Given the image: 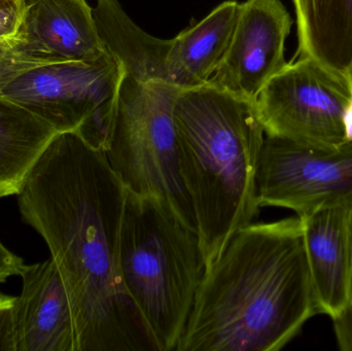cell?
<instances>
[{
	"mask_svg": "<svg viewBox=\"0 0 352 351\" xmlns=\"http://www.w3.org/2000/svg\"><path fill=\"white\" fill-rule=\"evenodd\" d=\"M292 24L280 0L240 3L227 53L209 84L254 103L267 82L287 64L285 45Z\"/></svg>",
	"mask_w": 352,
	"mask_h": 351,
	"instance_id": "10",
	"label": "cell"
},
{
	"mask_svg": "<svg viewBox=\"0 0 352 351\" xmlns=\"http://www.w3.org/2000/svg\"><path fill=\"white\" fill-rule=\"evenodd\" d=\"M256 185L260 207L287 208L298 216L352 205V142L324 150L266 135Z\"/></svg>",
	"mask_w": 352,
	"mask_h": 351,
	"instance_id": "9",
	"label": "cell"
},
{
	"mask_svg": "<svg viewBox=\"0 0 352 351\" xmlns=\"http://www.w3.org/2000/svg\"><path fill=\"white\" fill-rule=\"evenodd\" d=\"M38 64L19 51L14 45H0V91L10 80Z\"/></svg>",
	"mask_w": 352,
	"mask_h": 351,
	"instance_id": "17",
	"label": "cell"
},
{
	"mask_svg": "<svg viewBox=\"0 0 352 351\" xmlns=\"http://www.w3.org/2000/svg\"><path fill=\"white\" fill-rule=\"evenodd\" d=\"M16 297L0 292V351H16L14 306Z\"/></svg>",
	"mask_w": 352,
	"mask_h": 351,
	"instance_id": "18",
	"label": "cell"
},
{
	"mask_svg": "<svg viewBox=\"0 0 352 351\" xmlns=\"http://www.w3.org/2000/svg\"><path fill=\"white\" fill-rule=\"evenodd\" d=\"M23 52L41 65L109 56L87 0H26L18 33Z\"/></svg>",
	"mask_w": 352,
	"mask_h": 351,
	"instance_id": "11",
	"label": "cell"
},
{
	"mask_svg": "<svg viewBox=\"0 0 352 351\" xmlns=\"http://www.w3.org/2000/svg\"><path fill=\"white\" fill-rule=\"evenodd\" d=\"M120 268L158 351L176 350L206 271L198 232L160 198L127 192Z\"/></svg>",
	"mask_w": 352,
	"mask_h": 351,
	"instance_id": "4",
	"label": "cell"
},
{
	"mask_svg": "<svg viewBox=\"0 0 352 351\" xmlns=\"http://www.w3.org/2000/svg\"><path fill=\"white\" fill-rule=\"evenodd\" d=\"M296 58H308L352 86V0H293Z\"/></svg>",
	"mask_w": 352,
	"mask_h": 351,
	"instance_id": "14",
	"label": "cell"
},
{
	"mask_svg": "<svg viewBox=\"0 0 352 351\" xmlns=\"http://www.w3.org/2000/svg\"><path fill=\"white\" fill-rule=\"evenodd\" d=\"M25 266L24 260L10 251L0 240V284L12 276H20Z\"/></svg>",
	"mask_w": 352,
	"mask_h": 351,
	"instance_id": "20",
	"label": "cell"
},
{
	"mask_svg": "<svg viewBox=\"0 0 352 351\" xmlns=\"http://www.w3.org/2000/svg\"><path fill=\"white\" fill-rule=\"evenodd\" d=\"M352 86L308 58L273 76L254 100L267 136L324 150L349 144L344 117Z\"/></svg>",
	"mask_w": 352,
	"mask_h": 351,
	"instance_id": "8",
	"label": "cell"
},
{
	"mask_svg": "<svg viewBox=\"0 0 352 351\" xmlns=\"http://www.w3.org/2000/svg\"><path fill=\"white\" fill-rule=\"evenodd\" d=\"M179 92L173 84L138 82L124 72L104 152L127 192L160 198L198 232L178 161L173 113Z\"/></svg>",
	"mask_w": 352,
	"mask_h": 351,
	"instance_id": "5",
	"label": "cell"
},
{
	"mask_svg": "<svg viewBox=\"0 0 352 351\" xmlns=\"http://www.w3.org/2000/svg\"><path fill=\"white\" fill-rule=\"evenodd\" d=\"M26 0H0V45H12L24 19Z\"/></svg>",
	"mask_w": 352,
	"mask_h": 351,
	"instance_id": "16",
	"label": "cell"
},
{
	"mask_svg": "<svg viewBox=\"0 0 352 351\" xmlns=\"http://www.w3.org/2000/svg\"><path fill=\"white\" fill-rule=\"evenodd\" d=\"M57 131L0 94V198L18 196Z\"/></svg>",
	"mask_w": 352,
	"mask_h": 351,
	"instance_id": "15",
	"label": "cell"
},
{
	"mask_svg": "<svg viewBox=\"0 0 352 351\" xmlns=\"http://www.w3.org/2000/svg\"><path fill=\"white\" fill-rule=\"evenodd\" d=\"M333 323L339 348L342 351H352V284L349 306Z\"/></svg>",
	"mask_w": 352,
	"mask_h": 351,
	"instance_id": "19",
	"label": "cell"
},
{
	"mask_svg": "<svg viewBox=\"0 0 352 351\" xmlns=\"http://www.w3.org/2000/svg\"><path fill=\"white\" fill-rule=\"evenodd\" d=\"M320 315L299 216L233 233L206 268L176 351H277Z\"/></svg>",
	"mask_w": 352,
	"mask_h": 351,
	"instance_id": "2",
	"label": "cell"
},
{
	"mask_svg": "<svg viewBox=\"0 0 352 351\" xmlns=\"http://www.w3.org/2000/svg\"><path fill=\"white\" fill-rule=\"evenodd\" d=\"M178 161L206 268L260 212L256 177L265 131L254 102L214 84L180 90Z\"/></svg>",
	"mask_w": 352,
	"mask_h": 351,
	"instance_id": "3",
	"label": "cell"
},
{
	"mask_svg": "<svg viewBox=\"0 0 352 351\" xmlns=\"http://www.w3.org/2000/svg\"><path fill=\"white\" fill-rule=\"evenodd\" d=\"M239 8L234 0L223 2L169 41L144 32L118 0H96L93 16L103 45L125 74L138 82H163L186 90L208 84L221 65Z\"/></svg>",
	"mask_w": 352,
	"mask_h": 351,
	"instance_id": "6",
	"label": "cell"
},
{
	"mask_svg": "<svg viewBox=\"0 0 352 351\" xmlns=\"http://www.w3.org/2000/svg\"><path fill=\"white\" fill-rule=\"evenodd\" d=\"M123 76L121 64L109 54L98 61L32 68L10 80L0 94L41 117L57 133L76 132L104 150Z\"/></svg>",
	"mask_w": 352,
	"mask_h": 351,
	"instance_id": "7",
	"label": "cell"
},
{
	"mask_svg": "<svg viewBox=\"0 0 352 351\" xmlns=\"http://www.w3.org/2000/svg\"><path fill=\"white\" fill-rule=\"evenodd\" d=\"M344 125L347 142H352V102L345 113Z\"/></svg>",
	"mask_w": 352,
	"mask_h": 351,
	"instance_id": "21",
	"label": "cell"
},
{
	"mask_svg": "<svg viewBox=\"0 0 352 351\" xmlns=\"http://www.w3.org/2000/svg\"><path fill=\"white\" fill-rule=\"evenodd\" d=\"M16 197L67 288L78 351H158L122 280L127 190L104 150L76 132L57 134Z\"/></svg>",
	"mask_w": 352,
	"mask_h": 351,
	"instance_id": "1",
	"label": "cell"
},
{
	"mask_svg": "<svg viewBox=\"0 0 352 351\" xmlns=\"http://www.w3.org/2000/svg\"><path fill=\"white\" fill-rule=\"evenodd\" d=\"M14 306L16 351H78L67 288L52 258L26 265Z\"/></svg>",
	"mask_w": 352,
	"mask_h": 351,
	"instance_id": "12",
	"label": "cell"
},
{
	"mask_svg": "<svg viewBox=\"0 0 352 351\" xmlns=\"http://www.w3.org/2000/svg\"><path fill=\"white\" fill-rule=\"evenodd\" d=\"M299 218L320 315L334 321L351 300L352 205L324 208Z\"/></svg>",
	"mask_w": 352,
	"mask_h": 351,
	"instance_id": "13",
	"label": "cell"
}]
</instances>
